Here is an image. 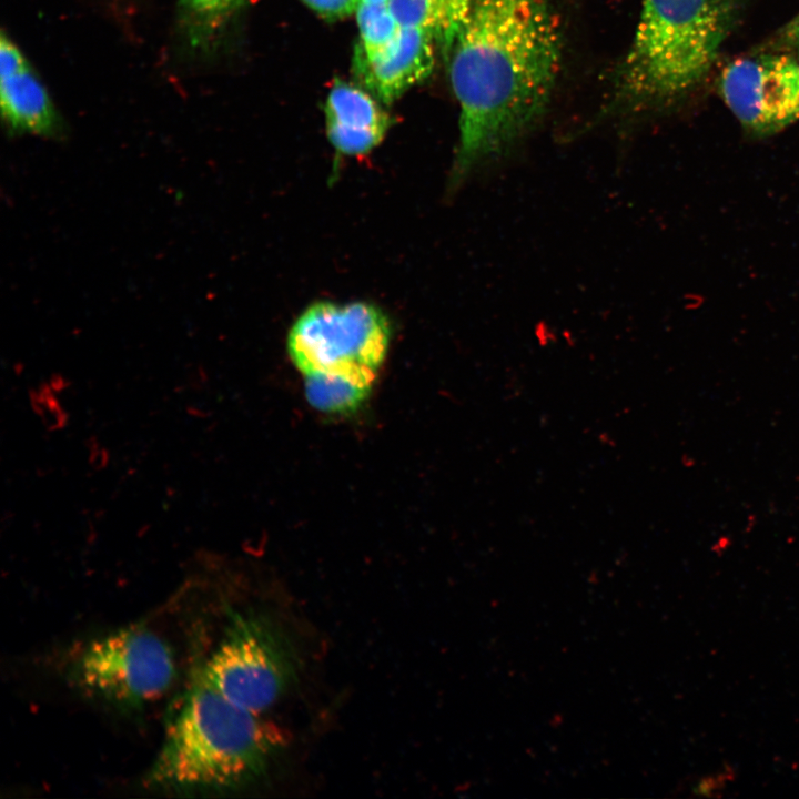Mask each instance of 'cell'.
<instances>
[{
	"instance_id": "cell-10",
	"label": "cell",
	"mask_w": 799,
	"mask_h": 799,
	"mask_svg": "<svg viewBox=\"0 0 799 799\" xmlns=\"http://www.w3.org/2000/svg\"><path fill=\"white\" fill-rule=\"evenodd\" d=\"M325 123L328 140L338 152L360 155L382 142L391 119L366 91L336 81L326 99Z\"/></svg>"
},
{
	"instance_id": "cell-15",
	"label": "cell",
	"mask_w": 799,
	"mask_h": 799,
	"mask_svg": "<svg viewBox=\"0 0 799 799\" xmlns=\"http://www.w3.org/2000/svg\"><path fill=\"white\" fill-rule=\"evenodd\" d=\"M30 398L34 412L42 419L47 428L58 429L65 425L68 415L54 395L52 387L48 384H42L30 393Z\"/></svg>"
},
{
	"instance_id": "cell-6",
	"label": "cell",
	"mask_w": 799,
	"mask_h": 799,
	"mask_svg": "<svg viewBox=\"0 0 799 799\" xmlns=\"http://www.w3.org/2000/svg\"><path fill=\"white\" fill-rule=\"evenodd\" d=\"M175 672L166 641L142 625L90 641L71 666L72 680L83 692L122 710L159 699Z\"/></svg>"
},
{
	"instance_id": "cell-3",
	"label": "cell",
	"mask_w": 799,
	"mask_h": 799,
	"mask_svg": "<svg viewBox=\"0 0 799 799\" xmlns=\"http://www.w3.org/2000/svg\"><path fill=\"white\" fill-rule=\"evenodd\" d=\"M740 6L741 0H641L616 73L614 109L624 115L659 110L695 89L735 27Z\"/></svg>"
},
{
	"instance_id": "cell-18",
	"label": "cell",
	"mask_w": 799,
	"mask_h": 799,
	"mask_svg": "<svg viewBox=\"0 0 799 799\" xmlns=\"http://www.w3.org/2000/svg\"><path fill=\"white\" fill-rule=\"evenodd\" d=\"M726 780H727V773H726V776H724L721 773H719L717 776H709V777L700 780V782L697 783V786L694 790L698 795H704V796L710 795L711 796L712 791H715L718 788L719 789L722 788V783Z\"/></svg>"
},
{
	"instance_id": "cell-2",
	"label": "cell",
	"mask_w": 799,
	"mask_h": 799,
	"mask_svg": "<svg viewBox=\"0 0 799 799\" xmlns=\"http://www.w3.org/2000/svg\"><path fill=\"white\" fill-rule=\"evenodd\" d=\"M259 715L226 699L198 674L169 721L144 783L195 793L256 780L284 746L283 732Z\"/></svg>"
},
{
	"instance_id": "cell-11",
	"label": "cell",
	"mask_w": 799,
	"mask_h": 799,
	"mask_svg": "<svg viewBox=\"0 0 799 799\" xmlns=\"http://www.w3.org/2000/svg\"><path fill=\"white\" fill-rule=\"evenodd\" d=\"M473 0H390L401 26L422 29L433 36L438 48L449 53L465 26Z\"/></svg>"
},
{
	"instance_id": "cell-17",
	"label": "cell",
	"mask_w": 799,
	"mask_h": 799,
	"mask_svg": "<svg viewBox=\"0 0 799 799\" xmlns=\"http://www.w3.org/2000/svg\"><path fill=\"white\" fill-rule=\"evenodd\" d=\"M771 45L799 60V13L775 34Z\"/></svg>"
},
{
	"instance_id": "cell-16",
	"label": "cell",
	"mask_w": 799,
	"mask_h": 799,
	"mask_svg": "<svg viewBox=\"0 0 799 799\" xmlns=\"http://www.w3.org/2000/svg\"><path fill=\"white\" fill-rule=\"evenodd\" d=\"M320 17L338 20L355 14L361 0H301Z\"/></svg>"
},
{
	"instance_id": "cell-5",
	"label": "cell",
	"mask_w": 799,
	"mask_h": 799,
	"mask_svg": "<svg viewBox=\"0 0 799 799\" xmlns=\"http://www.w3.org/2000/svg\"><path fill=\"white\" fill-rule=\"evenodd\" d=\"M297 666L291 641L275 623L257 613L232 611L200 674L233 704L261 714L291 687Z\"/></svg>"
},
{
	"instance_id": "cell-19",
	"label": "cell",
	"mask_w": 799,
	"mask_h": 799,
	"mask_svg": "<svg viewBox=\"0 0 799 799\" xmlns=\"http://www.w3.org/2000/svg\"><path fill=\"white\" fill-rule=\"evenodd\" d=\"M363 1H372V2H390V0H363Z\"/></svg>"
},
{
	"instance_id": "cell-1",
	"label": "cell",
	"mask_w": 799,
	"mask_h": 799,
	"mask_svg": "<svg viewBox=\"0 0 799 799\" xmlns=\"http://www.w3.org/2000/svg\"><path fill=\"white\" fill-rule=\"evenodd\" d=\"M459 139L448 178L454 193L507 161L544 114L563 55L549 0H473L451 50Z\"/></svg>"
},
{
	"instance_id": "cell-12",
	"label": "cell",
	"mask_w": 799,
	"mask_h": 799,
	"mask_svg": "<svg viewBox=\"0 0 799 799\" xmlns=\"http://www.w3.org/2000/svg\"><path fill=\"white\" fill-rule=\"evenodd\" d=\"M243 0H179L178 31L186 49L198 55L212 52Z\"/></svg>"
},
{
	"instance_id": "cell-7",
	"label": "cell",
	"mask_w": 799,
	"mask_h": 799,
	"mask_svg": "<svg viewBox=\"0 0 799 799\" xmlns=\"http://www.w3.org/2000/svg\"><path fill=\"white\" fill-rule=\"evenodd\" d=\"M720 94L742 128L765 138L799 120V60L783 53L740 58L720 77Z\"/></svg>"
},
{
	"instance_id": "cell-9",
	"label": "cell",
	"mask_w": 799,
	"mask_h": 799,
	"mask_svg": "<svg viewBox=\"0 0 799 799\" xmlns=\"http://www.w3.org/2000/svg\"><path fill=\"white\" fill-rule=\"evenodd\" d=\"M436 48L431 33L402 26L378 57L368 62L355 60V67L378 100L391 104L432 73Z\"/></svg>"
},
{
	"instance_id": "cell-14",
	"label": "cell",
	"mask_w": 799,
	"mask_h": 799,
	"mask_svg": "<svg viewBox=\"0 0 799 799\" xmlns=\"http://www.w3.org/2000/svg\"><path fill=\"white\" fill-rule=\"evenodd\" d=\"M372 385L334 375L305 376V394L311 405L326 413H347L367 397Z\"/></svg>"
},
{
	"instance_id": "cell-8",
	"label": "cell",
	"mask_w": 799,
	"mask_h": 799,
	"mask_svg": "<svg viewBox=\"0 0 799 799\" xmlns=\"http://www.w3.org/2000/svg\"><path fill=\"white\" fill-rule=\"evenodd\" d=\"M0 105L10 133L54 136L61 121L40 78L17 43L0 40Z\"/></svg>"
},
{
	"instance_id": "cell-4",
	"label": "cell",
	"mask_w": 799,
	"mask_h": 799,
	"mask_svg": "<svg viewBox=\"0 0 799 799\" xmlns=\"http://www.w3.org/2000/svg\"><path fill=\"white\" fill-rule=\"evenodd\" d=\"M390 344L387 318L376 306L320 302L309 306L287 336V351L305 375H334L372 385Z\"/></svg>"
},
{
	"instance_id": "cell-13",
	"label": "cell",
	"mask_w": 799,
	"mask_h": 799,
	"mask_svg": "<svg viewBox=\"0 0 799 799\" xmlns=\"http://www.w3.org/2000/svg\"><path fill=\"white\" fill-rule=\"evenodd\" d=\"M355 18L360 32V45L355 60L372 61L378 57L393 41L401 24L390 8L388 2L361 0Z\"/></svg>"
}]
</instances>
